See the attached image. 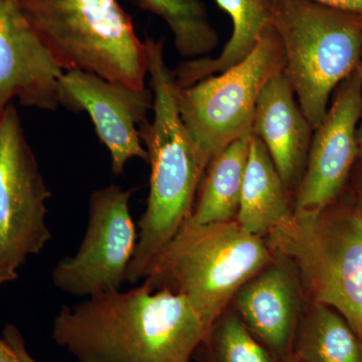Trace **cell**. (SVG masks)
I'll return each mask as SVG.
<instances>
[{
  "instance_id": "cell-1",
  "label": "cell",
  "mask_w": 362,
  "mask_h": 362,
  "mask_svg": "<svg viewBox=\"0 0 362 362\" xmlns=\"http://www.w3.org/2000/svg\"><path fill=\"white\" fill-rule=\"evenodd\" d=\"M209 331L185 298L142 282L62 307L52 338L78 362H192Z\"/></svg>"
},
{
  "instance_id": "cell-2",
  "label": "cell",
  "mask_w": 362,
  "mask_h": 362,
  "mask_svg": "<svg viewBox=\"0 0 362 362\" xmlns=\"http://www.w3.org/2000/svg\"><path fill=\"white\" fill-rule=\"evenodd\" d=\"M145 45L153 120L140 128V135L148 152L151 175L146 209L128 269L130 284L143 281L157 255L190 218L209 164L181 117L180 85L164 58V40L147 37Z\"/></svg>"
},
{
  "instance_id": "cell-3",
  "label": "cell",
  "mask_w": 362,
  "mask_h": 362,
  "mask_svg": "<svg viewBox=\"0 0 362 362\" xmlns=\"http://www.w3.org/2000/svg\"><path fill=\"white\" fill-rule=\"evenodd\" d=\"M274 258L265 238L245 232L235 221H187L157 255L143 282L185 298L211 329L242 285Z\"/></svg>"
},
{
  "instance_id": "cell-4",
  "label": "cell",
  "mask_w": 362,
  "mask_h": 362,
  "mask_svg": "<svg viewBox=\"0 0 362 362\" xmlns=\"http://www.w3.org/2000/svg\"><path fill=\"white\" fill-rule=\"evenodd\" d=\"M265 239L294 267L307 302L337 310L362 341V192L354 204L294 213Z\"/></svg>"
},
{
  "instance_id": "cell-5",
  "label": "cell",
  "mask_w": 362,
  "mask_h": 362,
  "mask_svg": "<svg viewBox=\"0 0 362 362\" xmlns=\"http://www.w3.org/2000/svg\"><path fill=\"white\" fill-rule=\"evenodd\" d=\"M21 7L64 71L82 70L146 88V45L118 0H20Z\"/></svg>"
},
{
  "instance_id": "cell-6",
  "label": "cell",
  "mask_w": 362,
  "mask_h": 362,
  "mask_svg": "<svg viewBox=\"0 0 362 362\" xmlns=\"http://www.w3.org/2000/svg\"><path fill=\"white\" fill-rule=\"evenodd\" d=\"M271 25L284 52V73L313 130L331 95L358 69L362 16L309 0H272Z\"/></svg>"
},
{
  "instance_id": "cell-7",
  "label": "cell",
  "mask_w": 362,
  "mask_h": 362,
  "mask_svg": "<svg viewBox=\"0 0 362 362\" xmlns=\"http://www.w3.org/2000/svg\"><path fill=\"white\" fill-rule=\"evenodd\" d=\"M284 70V52L271 25L251 54L223 73L178 90L183 122L211 162L230 143L252 134L255 109L268 81Z\"/></svg>"
},
{
  "instance_id": "cell-8",
  "label": "cell",
  "mask_w": 362,
  "mask_h": 362,
  "mask_svg": "<svg viewBox=\"0 0 362 362\" xmlns=\"http://www.w3.org/2000/svg\"><path fill=\"white\" fill-rule=\"evenodd\" d=\"M49 197L18 108L9 104L0 114V288L52 240Z\"/></svg>"
},
{
  "instance_id": "cell-9",
  "label": "cell",
  "mask_w": 362,
  "mask_h": 362,
  "mask_svg": "<svg viewBox=\"0 0 362 362\" xmlns=\"http://www.w3.org/2000/svg\"><path fill=\"white\" fill-rule=\"evenodd\" d=\"M131 195L132 190L119 185L93 192L80 247L59 261L52 272V284L59 291L89 298L118 291L127 282L138 240Z\"/></svg>"
},
{
  "instance_id": "cell-10",
  "label": "cell",
  "mask_w": 362,
  "mask_h": 362,
  "mask_svg": "<svg viewBox=\"0 0 362 362\" xmlns=\"http://www.w3.org/2000/svg\"><path fill=\"white\" fill-rule=\"evenodd\" d=\"M59 101L69 110L89 114L100 141L110 153L114 175H122L133 158L148 162L140 135L153 105L148 88L137 89L90 71H65L59 80Z\"/></svg>"
},
{
  "instance_id": "cell-11",
  "label": "cell",
  "mask_w": 362,
  "mask_h": 362,
  "mask_svg": "<svg viewBox=\"0 0 362 362\" xmlns=\"http://www.w3.org/2000/svg\"><path fill=\"white\" fill-rule=\"evenodd\" d=\"M337 90L325 118L312 136L306 166L295 192L294 213H316L331 206L359 157L362 80L358 70Z\"/></svg>"
},
{
  "instance_id": "cell-12",
  "label": "cell",
  "mask_w": 362,
  "mask_h": 362,
  "mask_svg": "<svg viewBox=\"0 0 362 362\" xmlns=\"http://www.w3.org/2000/svg\"><path fill=\"white\" fill-rule=\"evenodd\" d=\"M64 71L20 0H0V114L14 101L28 108L56 111L61 106Z\"/></svg>"
},
{
  "instance_id": "cell-13",
  "label": "cell",
  "mask_w": 362,
  "mask_h": 362,
  "mask_svg": "<svg viewBox=\"0 0 362 362\" xmlns=\"http://www.w3.org/2000/svg\"><path fill=\"white\" fill-rule=\"evenodd\" d=\"M307 302L294 267L276 256L233 296L235 313L278 362L292 356L298 324Z\"/></svg>"
},
{
  "instance_id": "cell-14",
  "label": "cell",
  "mask_w": 362,
  "mask_h": 362,
  "mask_svg": "<svg viewBox=\"0 0 362 362\" xmlns=\"http://www.w3.org/2000/svg\"><path fill=\"white\" fill-rule=\"evenodd\" d=\"M313 132L284 70L279 71L259 94L252 134L265 145L290 194L301 181Z\"/></svg>"
},
{
  "instance_id": "cell-15",
  "label": "cell",
  "mask_w": 362,
  "mask_h": 362,
  "mask_svg": "<svg viewBox=\"0 0 362 362\" xmlns=\"http://www.w3.org/2000/svg\"><path fill=\"white\" fill-rule=\"evenodd\" d=\"M293 214L294 206L290 204V194L268 150L252 133L235 221L245 232L266 238L287 223Z\"/></svg>"
},
{
  "instance_id": "cell-16",
  "label": "cell",
  "mask_w": 362,
  "mask_h": 362,
  "mask_svg": "<svg viewBox=\"0 0 362 362\" xmlns=\"http://www.w3.org/2000/svg\"><path fill=\"white\" fill-rule=\"evenodd\" d=\"M232 20L233 33L218 58L188 59L176 68L180 87L223 73L251 54L271 25L272 0H216Z\"/></svg>"
},
{
  "instance_id": "cell-17",
  "label": "cell",
  "mask_w": 362,
  "mask_h": 362,
  "mask_svg": "<svg viewBox=\"0 0 362 362\" xmlns=\"http://www.w3.org/2000/svg\"><path fill=\"white\" fill-rule=\"evenodd\" d=\"M250 137L230 143L211 159L202 176L188 223L235 221L249 156Z\"/></svg>"
},
{
  "instance_id": "cell-18",
  "label": "cell",
  "mask_w": 362,
  "mask_h": 362,
  "mask_svg": "<svg viewBox=\"0 0 362 362\" xmlns=\"http://www.w3.org/2000/svg\"><path fill=\"white\" fill-rule=\"evenodd\" d=\"M292 356L302 362H362V341L337 310L307 302Z\"/></svg>"
},
{
  "instance_id": "cell-19",
  "label": "cell",
  "mask_w": 362,
  "mask_h": 362,
  "mask_svg": "<svg viewBox=\"0 0 362 362\" xmlns=\"http://www.w3.org/2000/svg\"><path fill=\"white\" fill-rule=\"evenodd\" d=\"M143 11L165 21L183 58H206L218 47L220 37L202 0H132Z\"/></svg>"
},
{
  "instance_id": "cell-20",
  "label": "cell",
  "mask_w": 362,
  "mask_h": 362,
  "mask_svg": "<svg viewBox=\"0 0 362 362\" xmlns=\"http://www.w3.org/2000/svg\"><path fill=\"white\" fill-rule=\"evenodd\" d=\"M201 347L206 362H278L233 312L216 319Z\"/></svg>"
},
{
  "instance_id": "cell-21",
  "label": "cell",
  "mask_w": 362,
  "mask_h": 362,
  "mask_svg": "<svg viewBox=\"0 0 362 362\" xmlns=\"http://www.w3.org/2000/svg\"><path fill=\"white\" fill-rule=\"evenodd\" d=\"M2 337H4V339L8 342V344L13 347L14 351L18 354L21 362H39L35 361V359L28 354V349H26L25 339H23L21 331L18 330V328L16 327V325H13V324H6Z\"/></svg>"
},
{
  "instance_id": "cell-22",
  "label": "cell",
  "mask_w": 362,
  "mask_h": 362,
  "mask_svg": "<svg viewBox=\"0 0 362 362\" xmlns=\"http://www.w3.org/2000/svg\"><path fill=\"white\" fill-rule=\"evenodd\" d=\"M309 1L338 9V11L362 16V0H309Z\"/></svg>"
},
{
  "instance_id": "cell-23",
  "label": "cell",
  "mask_w": 362,
  "mask_h": 362,
  "mask_svg": "<svg viewBox=\"0 0 362 362\" xmlns=\"http://www.w3.org/2000/svg\"><path fill=\"white\" fill-rule=\"evenodd\" d=\"M0 362H21L18 354L4 337H0Z\"/></svg>"
},
{
  "instance_id": "cell-24",
  "label": "cell",
  "mask_w": 362,
  "mask_h": 362,
  "mask_svg": "<svg viewBox=\"0 0 362 362\" xmlns=\"http://www.w3.org/2000/svg\"><path fill=\"white\" fill-rule=\"evenodd\" d=\"M359 75H361V78L362 80V54L361 58V63H359L358 69ZM357 140H358V147H359V158L362 160V114L361 118V124H359L358 131H357Z\"/></svg>"
},
{
  "instance_id": "cell-25",
  "label": "cell",
  "mask_w": 362,
  "mask_h": 362,
  "mask_svg": "<svg viewBox=\"0 0 362 362\" xmlns=\"http://www.w3.org/2000/svg\"><path fill=\"white\" fill-rule=\"evenodd\" d=\"M282 362H302V361H300L299 359L296 358V357L290 356L289 357H287V358L284 359V361H283Z\"/></svg>"
},
{
  "instance_id": "cell-26",
  "label": "cell",
  "mask_w": 362,
  "mask_h": 362,
  "mask_svg": "<svg viewBox=\"0 0 362 362\" xmlns=\"http://www.w3.org/2000/svg\"><path fill=\"white\" fill-rule=\"evenodd\" d=\"M361 192H362V185H361Z\"/></svg>"
}]
</instances>
